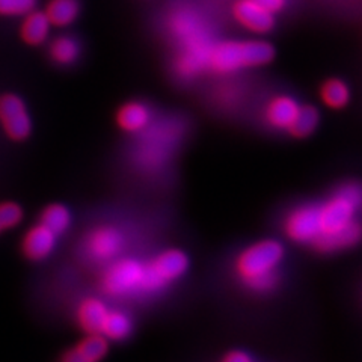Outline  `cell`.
<instances>
[{"label":"cell","mask_w":362,"mask_h":362,"mask_svg":"<svg viewBox=\"0 0 362 362\" xmlns=\"http://www.w3.org/2000/svg\"><path fill=\"white\" fill-rule=\"evenodd\" d=\"M274 56V47L264 41H223L209 50L207 65L218 73H233L269 64Z\"/></svg>","instance_id":"obj_1"},{"label":"cell","mask_w":362,"mask_h":362,"mask_svg":"<svg viewBox=\"0 0 362 362\" xmlns=\"http://www.w3.org/2000/svg\"><path fill=\"white\" fill-rule=\"evenodd\" d=\"M362 206V187L358 185H347L338 190V194L332 197L322 207H319L320 214V228L323 234H331L344 228L350 222H354L355 213ZM320 233V234H322Z\"/></svg>","instance_id":"obj_2"},{"label":"cell","mask_w":362,"mask_h":362,"mask_svg":"<svg viewBox=\"0 0 362 362\" xmlns=\"http://www.w3.org/2000/svg\"><path fill=\"white\" fill-rule=\"evenodd\" d=\"M284 257V249L275 240L259 242L247 247L237 258L235 269L246 282L274 274L275 267Z\"/></svg>","instance_id":"obj_3"},{"label":"cell","mask_w":362,"mask_h":362,"mask_svg":"<svg viewBox=\"0 0 362 362\" xmlns=\"http://www.w3.org/2000/svg\"><path fill=\"white\" fill-rule=\"evenodd\" d=\"M189 259L185 252L171 249L145 264L141 291H156L185 274Z\"/></svg>","instance_id":"obj_4"},{"label":"cell","mask_w":362,"mask_h":362,"mask_svg":"<svg viewBox=\"0 0 362 362\" xmlns=\"http://www.w3.org/2000/svg\"><path fill=\"white\" fill-rule=\"evenodd\" d=\"M145 264L126 258L112 264L101 279V286L112 296H126L133 291H141Z\"/></svg>","instance_id":"obj_5"},{"label":"cell","mask_w":362,"mask_h":362,"mask_svg":"<svg viewBox=\"0 0 362 362\" xmlns=\"http://www.w3.org/2000/svg\"><path fill=\"white\" fill-rule=\"evenodd\" d=\"M0 122L14 141H25L32 132V122L21 98L14 94L0 97Z\"/></svg>","instance_id":"obj_6"},{"label":"cell","mask_w":362,"mask_h":362,"mask_svg":"<svg viewBox=\"0 0 362 362\" xmlns=\"http://www.w3.org/2000/svg\"><path fill=\"white\" fill-rule=\"evenodd\" d=\"M122 234L112 226H100L90 231L83 242L85 255L93 262H107L122 249Z\"/></svg>","instance_id":"obj_7"},{"label":"cell","mask_w":362,"mask_h":362,"mask_svg":"<svg viewBox=\"0 0 362 362\" xmlns=\"http://www.w3.org/2000/svg\"><path fill=\"white\" fill-rule=\"evenodd\" d=\"M286 231L294 242H314L322 233L319 207H300L294 210L286 222Z\"/></svg>","instance_id":"obj_8"},{"label":"cell","mask_w":362,"mask_h":362,"mask_svg":"<svg viewBox=\"0 0 362 362\" xmlns=\"http://www.w3.org/2000/svg\"><path fill=\"white\" fill-rule=\"evenodd\" d=\"M234 18L246 29L255 33H266L274 29V14L254 4L252 0H239L233 8Z\"/></svg>","instance_id":"obj_9"},{"label":"cell","mask_w":362,"mask_h":362,"mask_svg":"<svg viewBox=\"0 0 362 362\" xmlns=\"http://www.w3.org/2000/svg\"><path fill=\"white\" fill-rule=\"evenodd\" d=\"M56 243V234L52 233L47 226L40 223L26 234L23 242V252L33 262H40L53 251Z\"/></svg>","instance_id":"obj_10"},{"label":"cell","mask_w":362,"mask_h":362,"mask_svg":"<svg viewBox=\"0 0 362 362\" xmlns=\"http://www.w3.org/2000/svg\"><path fill=\"white\" fill-rule=\"evenodd\" d=\"M362 237V228L358 222H350L344 228L338 230L331 234H319V237L314 240L317 249L325 252H332L337 249H344L349 246H354L359 242Z\"/></svg>","instance_id":"obj_11"},{"label":"cell","mask_w":362,"mask_h":362,"mask_svg":"<svg viewBox=\"0 0 362 362\" xmlns=\"http://www.w3.org/2000/svg\"><path fill=\"white\" fill-rule=\"evenodd\" d=\"M109 310L106 305L94 298L85 299L77 310V320L82 329L88 334H100L101 326L106 319Z\"/></svg>","instance_id":"obj_12"},{"label":"cell","mask_w":362,"mask_h":362,"mask_svg":"<svg viewBox=\"0 0 362 362\" xmlns=\"http://www.w3.org/2000/svg\"><path fill=\"white\" fill-rule=\"evenodd\" d=\"M299 105L291 97H276L269 103L266 118L270 126L276 129H288L299 112Z\"/></svg>","instance_id":"obj_13"},{"label":"cell","mask_w":362,"mask_h":362,"mask_svg":"<svg viewBox=\"0 0 362 362\" xmlns=\"http://www.w3.org/2000/svg\"><path fill=\"white\" fill-rule=\"evenodd\" d=\"M150 121V112L142 103L138 101H130L119 107L117 113L118 126L130 133L141 132Z\"/></svg>","instance_id":"obj_14"},{"label":"cell","mask_w":362,"mask_h":362,"mask_svg":"<svg viewBox=\"0 0 362 362\" xmlns=\"http://www.w3.org/2000/svg\"><path fill=\"white\" fill-rule=\"evenodd\" d=\"M50 21L45 13L40 11H30L26 20L23 21L20 29V37L29 45H40L47 38Z\"/></svg>","instance_id":"obj_15"},{"label":"cell","mask_w":362,"mask_h":362,"mask_svg":"<svg viewBox=\"0 0 362 362\" xmlns=\"http://www.w3.org/2000/svg\"><path fill=\"white\" fill-rule=\"evenodd\" d=\"M77 0H50V4L45 8V16H47L50 25L54 26H68L78 16Z\"/></svg>","instance_id":"obj_16"},{"label":"cell","mask_w":362,"mask_h":362,"mask_svg":"<svg viewBox=\"0 0 362 362\" xmlns=\"http://www.w3.org/2000/svg\"><path fill=\"white\" fill-rule=\"evenodd\" d=\"M133 331L132 319L121 311H109L106 319L101 326V334H105L112 339H124L127 338Z\"/></svg>","instance_id":"obj_17"},{"label":"cell","mask_w":362,"mask_h":362,"mask_svg":"<svg viewBox=\"0 0 362 362\" xmlns=\"http://www.w3.org/2000/svg\"><path fill=\"white\" fill-rule=\"evenodd\" d=\"M41 223L44 226L59 235L66 231L68 226L71 223V214L66 207L61 206V204H53V206L45 207L41 213Z\"/></svg>","instance_id":"obj_18"},{"label":"cell","mask_w":362,"mask_h":362,"mask_svg":"<svg viewBox=\"0 0 362 362\" xmlns=\"http://www.w3.org/2000/svg\"><path fill=\"white\" fill-rule=\"evenodd\" d=\"M74 349L85 362H100L107 354V341L103 335L89 334Z\"/></svg>","instance_id":"obj_19"},{"label":"cell","mask_w":362,"mask_h":362,"mask_svg":"<svg viewBox=\"0 0 362 362\" xmlns=\"http://www.w3.org/2000/svg\"><path fill=\"white\" fill-rule=\"evenodd\" d=\"M320 95H322L323 103L332 109L344 107L350 97L347 85L341 81H338V78H331V81H327L322 86Z\"/></svg>","instance_id":"obj_20"},{"label":"cell","mask_w":362,"mask_h":362,"mask_svg":"<svg viewBox=\"0 0 362 362\" xmlns=\"http://www.w3.org/2000/svg\"><path fill=\"white\" fill-rule=\"evenodd\" d=\"M317 124H319V113H317V110L311 106H303L299 107L298 115L291 122L288 130L296 138H305V136L311 134L315 130Z\"/></svg>","instance_id":"obj_21"},{"label":"cell","mask_w":362,"mask_h":362,"mask_svg":"<svg viewBox=\"0 0 362 362\" xmlns=\"http://www.w3.org/2000/svg\"><path fill=\"white\" fill-rule=\"evenodd\" d=\"M78 54L77 42L68 37H61L52 42L50 56L58 64H71Z\"/></svg>","instance_id":"obj_22"},{"label":"cell","mask_w":362,"mask_h":362,"mask_svg":"<svg viewBox=\"0 0 362 362\" xmlns=\"http://www.w3.org/2000/svg\"><path fill=\"white\" fill-rule=\"evenodd\" d=\"M37 0H0V16H23L33 11Z\"/></svg>","instance_id":"obj_23"},{"label":"cell","mask_w":362,"mask_h":362,"mask_svg":"<svg viewBox=\"0 0 362 362\" xmlns=\"http://www.w3.org/2000/svg\"><path fill=\"white\" fill-rule=\"evenodd\" d=\"M23 218V211L20 206L14 202L0 204V228L8 230L16 226Z\"/></svg>","instance_id":"obj_24"},{"label":"cell","mask_w":362,"mask_h":362,"mask_svg":"<svg viewBox=\"0 0 362 362\" xmlns=\"http://www.w3.org/2000/svg\"><path fill=\"white\" fill-rule=\"evenodd\" d=\"M254 4H257L258 6H262L263 9L269 11V13L275 14L279 13V11L286 6L287 0H252Z\"/></svg>","instance_id":"obj_25"},{"label":"cell","mask_w":362,"mask_h":362,"mask_svg":"<svg viewBox=\"0 0 362 362\" xmlns=\"http://www.w3.org/2000/svg\"><path fill=\"white\" fill-rule=\"evenodd\" d=\"M223 362H252V359L243 352H231L230 355L225 356Z\"/></svg>","instance_id":"obj_26"},{"label":"cell","mask_w":362,"mask_h":362,"mask_svg":"<svg viewBox=\"0 0 362 362\" xmlns=\"http://www.w3.org/2000/svg\"><path fill=\"white\" fill-rule=\"evenodd\" d=\"M62 362H85V361L76 352V349H73V350H68V352L62 356Z\"/></svg>","instance_id":"obj_27"},{"label":"cell","mask_w":362,"mask_h":362,"mask_svg":"<svg viewBox=\"0 0 362 362\" xmlns=\"http://www.w3.org/2000/svg\"><path fill=\"white\" fill-rule=\"evenodd\" d=\"M0 231H2V228H0Z\"/></svg>","instance_id":"obj_28"}]
</instances>
